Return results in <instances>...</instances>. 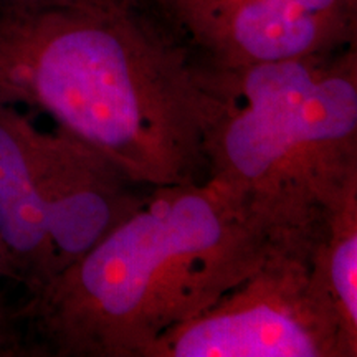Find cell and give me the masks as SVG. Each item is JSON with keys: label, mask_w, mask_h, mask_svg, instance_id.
<instances>
[{"label": "cell", "mask_w": 357, "mask_h": 357, "mask_svg": "<svg viewBox=\"0 0 357 357\" xmlns=\"http://www.w3.org/2000/svg\"><path fill=\"white\" fill-rule=\"evenodd\" d=\"M7 280H15V276H13V270L7 258L6 250H3L2 243H0V284H2V281Z\"/></svg>", "instance_id": "cell-9"}, {"label": "cell", "mask_w": 357, "mask_h": 357, "mask_svg": "<svg viewBox=\"0 0 357 357\" xmlns=\"http://www.w3.org/2000/svg\"><path fill=\"white\" fill-rule=\"evenodd\" d=\"M311 245L276 242L247 280L160 337L146 357H352L312 278Z\"/></svg>", "instance_id": "cell-4"}, {"label": "cell", "mask_w": 357, "mask_h": 357, "mask_svg": "<svg viewBox=\"0 0 357 357\" xmlns=\"http://www.w3.org/2000/svg\"><path fill=\"white\" fill-rule=\"evenodd\" d=\"M126 2H139V0H126Z\"/></svg>", "instance_id": "cell-10"}, {"label": "cell", "mask_w": 357, "mask_h": 357, "mask_svg": "<svg viewBox=\"0 0 357 357\" xmlns=\"http://www.w3.org/2000/svg\"><path fill=\"white\" fill-rule=\"evenodd\" d=\"M212 68L291 60L356 43L357 0H139Z\"/></svg>", "instance_id": "cell-5"}, {"label": "cell", "mask_w": 357, "mask_h": 357, "mask_svg": "<svg viewBox=\"0 0 357 357\" xmlns=\"http://www.w3.org/2000/svg\"><path fill=\"white\" fill-rule=\"evenodd\" d=\"M311 273L331 303L346 346L357 356V189L324 217L310 252Z\"/></svg>", "instance_id": "cell-6"}, {"label": "cell", "mask_w": 357, "mask_h": 357, "mask_svg": "<svg viewBox=\"0 0 357 357\" xmlns=\"http://www.w3.org/2000/svg\"><path fill=\"white\" fill-rule=\"evenodd\" d=\"M17 318L20 316L8 311V307L0 300V357L20 356L22 351H25L20 334L17 331Z\"/></svg>", "instance_id": "cell-7"}, {"label": "cell", "mask_w": 357, "mask_h": 357, "mask_svg": "<svg viewBox=\"0 0 357 357\" xmlns=\"http://www.w3.org/2000/svg\"><path fill=\"white\" fill-rule=\"evenodd\" d=\"M204 68L217 98L205 177L230 192L275 242H312L324 217L357 189L356 43Z\"/></svg>", "instance_id": "cell-3"}, {"label": "cell", "mask_w": 357, "mask_h": 357, "mask_svg": "<svg viewBox=\"0 0 357 357\" xmlns=\"http://www.w3.org/2000/svg\"><path fill=\"white\" fill-rule=\"evenodd\" d=\"M276 242L211 178L154 187L20 318L61 357H146L247 280Z\"/></svg>", "instance_id": "cell-2"}, {"label": "cell", "mask_w": 357, "mask_h": 357, "mask_svg": "<svg viewBox=\"0 0 357 357\" xmlns=\"http://www.w3.org/2000/svg\"><path fill=\"white\" fill-rule=\"evenodd\" d=\"M0 101L48 116L146 189L205 178L217 98L141 2L0 12Z\"/></svg>", "instance_id": "cell-1"}, {"label": "cell", "mask_w": 357, "mask_h": 357, "mask_svg": "<svg viewBox=\"0 0 357 357\" xmlns=\"http://www.w3.org/2000/svg\"><path fill=\"white\" fill-rule=\"evenodd\" d=\"M101 0H0V12H37L48 8L82 7Z\"/></svg>", "instance_id": "cell-8"}]
</instances>
